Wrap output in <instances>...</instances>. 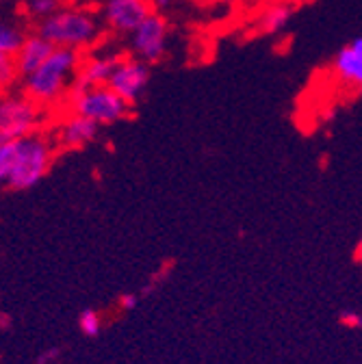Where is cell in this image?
<instances>
[{"mask_svg": "<svg viewBox=\"0 0 362 364\" xmlns=\"http://www.w3.org/2000/svg\"><path fill=\"white\" fill-rule=\"evenodd\" d=\"M167 43V24L161 16L150 14L132 31V50L144 63H154L163 57Z\"/></svg>", "mask_w": 362, "mask_h": 364, "instance_id": "52a82bcc", "label": "cell"}, {"mask_svg": "<svg viewBox=\"0 0 362 364\" xmlns=\"http://www.w3.org/2000/svg\"><path fill=\"white\" fill-rule=\"evenodd\" d=\"M100 35V26L94 14L82 9H59L39 22V37L55 48H85Z\"/></svg>", "mask_w": 362, "mask_h": 364, "instance_id": "3957f363", "label": "cell"}, {"mask_svg": "<svg viewBox=\"0 0 362 364\" xmlns=\"http://www.w3.org/2000/svg\"><path fill=\"white\" fill-rule=\"evenodd\" d=\"M59 358H61V347H46L35 358V364H57Z\"/></svg>", "mask_w": 362, "mask_h": 364, "instance_id": "ffe728a7", "label": "cell"}, {"mask_svg": "<svg viewBox=\"0 0 362 364\" xmlns=\"http://www.w3.org/2000/svg\"><path fill=\"white\" fill-rule=\"evenodd\" d=\"M80 65L78 50L55 48L53 55L43 61L33 74L26 76V98L39 105L55 102L68 87L70 76L76 74Z\"/></svg>", "mask_w": 362, "mask_h": 364, "instance_id": "6da1fadb", "label": "cell"}, {"mask_svg": "<svg viewBox=\"0 0 362 364\" xmlns=\"http://www.w3.org/2000/svg\"><path fill=\"white\" fill-rule=\"evenodd\" d=\"M334 70L339 78L347 85L362 82V39L356 37L351 43L343 46L334 59Z\"/></svg>", "mask_w": 362, "mask_h": 364, "instance_id": "8fae6325", "label": "cell"}, {"mask_svg": "<svg viewBox=\"0 0 362 364\" xmlns=\"http://www.w3.org/2000/svg\"><path fill=\"white\" fill-rule=\"evenodd\" d=\"M53 165V148L37 132L22 136L11 144V167L7 182L16 191L33 189L37 182L43 180Z\"/></svg>", "mask_w": 362, "mask_h": 364, "instance_id": "7a4b0ae2", "label": "cell"}, {"mask_svg": "<svg viewBox=\"0 0 362 364\" xmlns=\"http://www.w3.org/2000/svg\"><path fill=\"white\" fill-rule=\"evenodd\" d=\"M78 330L87 338L100 336V332H102V316L96 310H92V308L80 310V314H78Z\"/></svg>", "mask_w": 362, "mask_h": 364, "instance_id": "9a60e30c", "label": "cell"}, {"mask_svg": "<svg viewBox=\"0 0 362 364\" xmlns=\"http://www.w3.org/2000/svg\"><path fill=\"white\" fill-rule=\"evenodd\" d=\"M148 80H150L148 63L139 59H122L113 70L111 78L107 80V87L126 105H134L146 91Z\"/></svg>", "mask_w": 362, "mask_h": 364, "instance_id": "8992f818", "label": "cell"}, {"mask_svg": "<svg viewBox=\"0 0 362 364\" xmlns=\"http://www.w3.org/2000/svg\"><path fill=\"white\" fill-rule=\"evenodd\" d=\"M169 3H171V0H154L156 9H167V7H169Z\"/></svg>", "mask_w": 362, "mask_h": 364, "instance_id": "603a6c76", "label": "cell"}, {"mask_svg": "<svg viewBox=\"0 0 362 364\" xmlns=\"http://www.w3.org/2000/svg\"><path fill=\"white\" fill-rule=\"evenodd\" d=\"M122 61L119 55H105V57H96V59H89L82 65H78L72 82L89 89V87H102L107 85V80L111 78L113 70L117 68V63Z\"/></svg>", "mask_w": 362, "mask_h": 364, "instance_id": "30bf717a", "label": "cell"}, {"mask_svg": "<svg viewBox=\"0 0 362 364\" xmlns=\"http://www.w3.org/2000/svg\"><path fill=\"white\" fill-rule=\"evenodd\" d=\"M39 122L41 111L26 96H0V144L33 134Z\"/></svg>", "mask_w": 362, "mask_h": 364, "instance_id": "5b68a950", "label": "cell"}, {"mask_svg": "<svg viewBox=\"0 0 362 364\" xmlns=\"http://www.w3.org/2000/svg\"><path fill=\"white\" fill-rule=\"evenodd\" d=\"M22 41H24V37L16 26H11L7 22H0V55L16 57Z\"/></svg>", "mask_w": 362, "mask_h": 364, "instance_id": "5bb4252c", "label": "cell"}, {"mask_svg": "<svg viewBox=\"0 0 362 364\" xmlns=\"http://www.w3.org/2000/svg\"><path fill=\"white\" fill-rule=\"evenodd\" d=\"M59 0H28V11L39 20H46L48 16L59 11Z\"/></svg>", "mask_w": 362, "mask_h": 364, "instance_id": "2e32d148", "label": "cell"}, {"mask_svg": "<svg viewBox=\"0 0 362 364\" xmlns=\"http://www.w3.org/2000/svg\"><path fill=\"white\" fill-rule=\"evenodd\" d=\"M14 328V318H11V314L9 312H0V330L3 332H9Z\"/></svg>", "mask_w": 362, "mask_h": 364, "instance_id": "7402d4cb", "label": "cell"}, {"mask_svg": "<svg viewBox=\"0 0 362 364\" xmlns=\"http://www.w3.org/2000/svg\"><path fill=\"white\" fill-rule=\"evenodd\" d=\"M293 16V9L289 5H274V7H269L262 18H260V28L269 35H274V33H280L289 20Z\"/></svg>", "mask_w": 362, "mask_h": 364, "instance_id": "4fadbf2b", "label": "cell"}, {"mask_svg": "<svg viewBox=\"0 0 362 364\" xmlns=\"http://www.w3.org/2000/svg\"><path fill=\"white\" fill-rule=\"evenodd\" d=\"M98 128L94 122H89L80 115H72L63 128H61V144L65 148H82L87 144H92L96 136H98Z\"/></svg>", "mask_w": 362, "mask_h": 364, "instance_id": "7c38bea8", "label": "cell"}, {"mask_svg": "<svg viewBox=\"0 0 362 364\" xmlns=\"http://www.w3.org/2000/svg\"><path fill=\"white\" fill-rule=\"evenodd\" d=\"M339 323L347 330H360L362 328V314L358 310H343L339 314Z\"/></svg>", "mask_w": 362, "mask_h": 364, "instance_id": "ac0fdd59", "label": "cell"}, {"mask_svg": "<svg viewBox=\"0 0 362 364\" xmlns=\"http://www.w3.org/2000/svg\"><path fill=\"white\" fill-rule=\"evenodd\" d=\"M74 115H80L89 122H94L96 126H107L124 119L128 115V107L119 96H115L113 91L102 85V87H89L78 94H68Z\"/></svg>", "mask_w": 362, "mask_h": 364, "instance_id": "277c9868", "label": "cell"}, {"mask_svg": "<svg viewBox=\"0 0 362 364\" xmlns=\"http://www.w3.org/2000/svg\"><path fill=\"white\" fill-rule=\"evenodd\" d=\"M11 144H0V182H7V176H9V167H11Z\"/></svg>", "mask_w": 362, "mask_h": 364, "instance_id": "d6986e66", "label": "cell"}, {"mask_svg": "<svg viewBox=\"0 0 362 364\" xmlns=\"http://www.w3.org/2000/svg\"><path fill=\"white\" fill-rule=\"evenodd\" d=\"M139 301H142L139 293H122L119 299H117V306H119V310L130 312V310H134L139 306Z\"/></svg>", "mask_w": 362, "mask_h": 364, "instance_id": "44dd1931", "label": "cell"}, {"mask_svg": "<svg viewBox=\"0 0 362 364\" xmlns=\"http://www.w3.org/2000/svg\"><path fill=\"white\" fill-rule=\"evenodd\" d=\"M53 50H55V46L48 43L46 39H41L39 35L24 39L22 46H20V50L14 57L18 76H24L26 78L28 74H33L43 61H46L53 55Z\"/></svg>", "mask_w": 362, "mask_h": 364, "instance_id": "9c48e42d", "label": "cell"}, {"mask_svg": "<svg viewBox=\"0 0 362 364\" xmlns=\"http://www.w3.org/2000/svg\"><path fill=\"white\" fill-rule=\"evenodd\" d=\"M18 78V72H16V63H14V57H7V55H0V89L9 87L14 80Z\"/></svg>", "mask_w": 362, "mask_h": 364, "instance_id": "e0dca14e", "label": "cell"}, {"mask_svg": "<svg viewBox=\"0 0 362 364\" xmlns=\"http://www.w3.org/2000/svg\"><path fill=\"white\" fill-rule=\"evenodd\" d=\"M150 14V0H107L105 3L107 22L122 33H132Z\"/></svg>", "mask_w": 362, "mask_h": 364, "instance_id": "ba28073f", "label": "cell"}]
</instances>
